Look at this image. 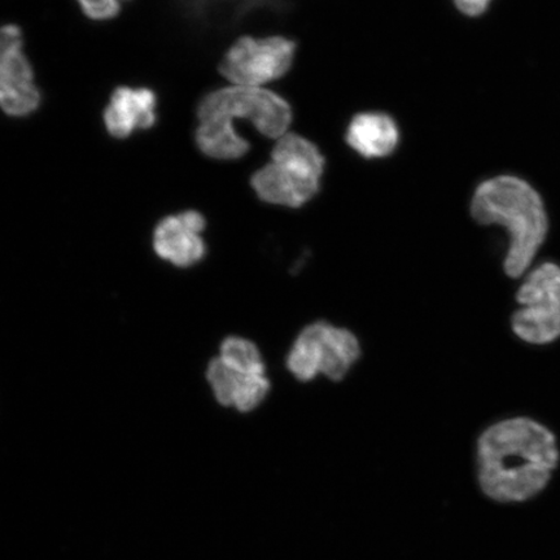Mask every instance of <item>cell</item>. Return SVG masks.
Returning <instances> with one entry per match:
<instances>
[{
    "instance_id": "1",
    "label": "cell",
    "mask_w": 560,
    "mask_h": 560,
    "mask_svg": "<svg viewBox=\"0 0 560 560\" xmlns=\"http://www.w3.org/2000/svg\"><path fill=\"white\" fill-rule=\"evenodd\" d=\"M558 441L548 427L528 417L500 420L478 440V479L489 499L523 502L549 485L559 464Z\"/></svg>"
},
{
    "instance_id": "2",
    "label": "cell",
    "mask_w": 560,
    "mask_h": 560,
    "mask_svg": "<svg viewBox=\"0 0 560 560\" xmlns=\"http://www.w3.org/2000/svg\"><path fill=\"white\" fill-rule=\"evenodd\" d=\"M471 215L479 225L506 229L510 242L503 271L513 279L527 275L549 233L540 194L528 182L500 175L476 188Z\"/></svg>"
},
{
    "instance_id": "3",
    "label": "cell",
    "mask_w": 560,
    "mask_h": 560,
    "mask_svg": "<svg viewBox=\"0 0 560 560\" xmlns=\"http://www.w3.org/2000/svg\"><path fill=\"white\" fill-rule=\"evenodd\" d=\"M325 158L318 147L298 135L278 139L271 161L250 179L258 198L271 206L301 208L320 190Z\"/></svg>"
},
{
    "instance_id": "4",
    "label": "cell",
    "mask_w": 560,
    "mask_h": 560,
    "mask_svg": "<svg viewBox=\"0 0 560 560\" xmlns=\"http://www.w3.org/2000/svg\"><path fill=\"white\" fill-rule=\"evenodd\" d=\"M360 340L347 328L319 320L307 325L287 354L285 366L300 382L318 375L340 382L360 360Z\"/></svg>"
},
{
    "instance_id": "5",
    "label": "cell",
    "mask_w": 560,
    "mask_h": 560,
    "mask_svg": "<svg viewBox=\"0 0 560 560\" xmlns=\"http://www.w3.org/2000/svg\"><path fill=\"white\" fill-rule=\"evenodd\" d=\"M521 305L511 317L513 332L525 342L546 346L560 338V266L546 261L523 277Z\"/></svg>"
},
{
    "instance_id": "6",
    "label": "cell",
    "mask_w": 560,
    "mask_h": 560,
    "mask_svg": "<svg viewBox=\"0 0 560 560\" xmlns=\"http://www.w3.org/2000/svg\"><path fill=\"white\" fill-rule=\"evenodd\" d=\"M198 120L220 118L235 125L248 121L266 138H282L292 121L289 102L272 91L260 88L233 86L212 91L200 101Z\"/></svg>"
},
{
    "instance_id": "7",
    "label": "cell",
    "mask_w": 560,
    "mask_h": 560,
    "mask_svg": "<svg viewBox=\"0 0 560 560\" xmlns=\"http://www.w3.org/2000/svg\"><path fill=\"white\" fill-rule=\"evenodd\" d=\"M296 44L284 37L237 39L223 56L220 72L235 86L260 88L289 73Z\"/></svg>"
},
{
    "instance_id": "8",
    "label": "cell",
    "mask_w": 560,
    "mask_h": 560,
    "mask_svg": "<svg viewBox=\"0 0 560 560\" xmlns=\"http://www.w3.org/2000/svg\"><path fill=\"white\" fill-rule=\"evenodd\" d=\"M42 104L32 62L18 25H0V110L15 118L30 117Z\"/></svg>"
},
{
    "instance_id": "9",
    "label": "cell",
    "mask_w": 560,
    "mask_h": 560,
    "mask_svg": "<svg viewBox=\"0 0 560 560\" xmlns=\"http://www.w3.org/2000/svg\"><path fill=\"white\" fill-rule=\"evenodd\" d=\"M207 228L205 215L186 210L160 221L153 235L156 254L179 268H188L202 260L207 245L201 233Z\"/></svg>"
},
{
    "instance_id": "10",
    "label": "cell",
    "mask_w": 560,
    "mask_h": 560,
    "mask_svg": "<svg viewBox=\"0 0 560 560\" xmlns=\"http://www.w3.org/2000/svg\"><path fill=\"white\" fill-rule=\"evenodd\" d=\"M158 95L149 88L118 86L105 105L103 121L108 135L126 139L158 124Z\"/></svg>"
},
{
    "instance_id": "11",
    "label": "cell",
    "mask_w": 560,
    "mask_h": 560,
    "mask_svg": "<svg viewBox=\"0 0 560 560\" xmlns=\"http://www.w3.org/2000/svg\"><path fill=\"white\" fill-rule=\"evenodd\" d=\"M207 376L217 401L223 406H234L242 412L258 408L270 392L266 371L243 373L228 365L220 357L209 363Z\"/></svg>"
},
{
    "instance_id": "12",
    "label": "cell",
    "mask_w": 560,
    "mask_h": 560,
    "mask_svg": "<svg viewBox=\"0 0 560 560\" xmlns=\"http://www.w3.org/2000/svg\"><path fill=\"white\" fill-rule=\"evenodd\" d=\"M346 140L362 158L383 159L392 155L400 143V129L389 115L365 112L350 121Z\"/></svg>"
},
{
    "instance_id": "13",
    "label": "cell",
    "mask_w": 560,
    "mask_h": 560,
    "mask_svg": "<svg viewBox=\"0 0 560 560\" xmlns=\"http://www.w3.org/2000/svg\"><path fill=\"white\" fill-rule=\"evenodd\" d=\"M195 142L202 155L219 161H235L247 155L250 144L235 125L219 118L198 120Z\"/></svg>"
},
{
    "instance_id": "14",
    "label": "cell",
    "mask_w": 560,
    "mask_h": 560,
    "mask_svg": "<svg viewBox=\"0 0 560 560\" xmlns=\"http://www.w3.org/2000/svg\"><path fill=\"white\" fill-rule=\"evenodd\" d=\"M220 359L243 373H262L266 371L260 349L248 339L231 336L221 346Z\"/></svg>"
},
{
    "instance_id": "15",
    "label": "cell",
    "mask_w": 560,
    "mask_h": 560,
    "mask_svg": "<svg viewBox=\"0 0 560 560\" xmlns=\"http://www.w3.org/2000/svg\"><path fill=\"white\" fill-rule=\"evenodd\" d=\"M129 0H77L88 19L93 21H110L120 15L122 4Z\"/></svg>"
},
{
    "instance_id": "16",
    "label": "cell",
    "mask_w": 560,
    "mask_h": 560,
    "mask_svg": "<svg viewBox=\"0 0 560 560\" xmlns=\"http://www.w3.org/2000/svg\"><path fill=\"white\" fill-rule=\"evenodd\" d=\"M492 0H453L458 11L465 13L466 16L478 18L488 10Z\"/></svg>"
}]
</instances>
